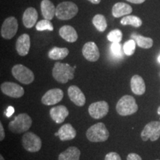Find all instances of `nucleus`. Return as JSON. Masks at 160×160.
<instances>
[{
  "instance_id": "1a4fd4ad",
  "label": "nucleus",
  "mask_w": 160,
  "mask_h": 160,
  "mask_svg": "<svg viewBox=\"0 0 160 160\" xmlns=\"http://www.w3.org/2000/svg\"><path fill=\"white\" fill-rule=\"evenodd\" d=\"M18 31V22L13 17L7 18L2 25L1 36L5 39H11Z\"/></svg>"
},
{
  "instance_id": "ea45409f",
  "label": "nucleus",
  "mask_w": 160,
  "mask_h": 160,
  "mask_svg": "<svg viewBox=\"0 0 160 160\" xmlns=\"http://www.w3.org/2000/svg\"><path fill=\"white\" fill-rule=\"evenodd\" d=\"M158 62L160 63V55L159 56V57H158Z\"/></svg>"
},
{
  "instance_id": "2eb2a0df",
  "label": "nucleus",
  "mask_w": 160,
  "mask_h": 160,
  "mask_svg": "<svg viewBox=\"0 0 160 160\" xmlns=\"http://www.w3.org/2000/svg\"><path fill=\"white\" fill-rule=\"evenodd\" d=\"M68 94L70 99L76 105L82 107L85 104V97L82 93V91L80 90L76 85H71L68 88Z\"/></svg>"
},
{
  "instance_id": "ddd939ff",
  "label": "nucleus",
  "mask_w": 160,
  "mask_h": 160,
  "mask_svg": "<svg viewBox=\"0 0 160 160\" xmlns=\"http://www.w3.org/2000/svg\"><path fill=\"white\" fill-rule=\"evenodd\" d=\"M82 54L88 61L96 62L99 58V51L93 42L85 43L82 48Z\"/></svg>"
},
{
  "instance_id": "9b49d317",
  "label": "nucleus",
  "mask_w": 160,
  "mask_h": 160,
  "mask_svg": "<svg viewBox=\"0 0 160 160\" xmlns=\"http://www.w3.org/2000/svg\"><path fill=\"white\" fill-rule=\"evenodd\" d=\"M1 91L4 94L12 98H20L25 93V91L22 86L10 82H5L2 84Z\"/></svg>"
},
{
  "instance_id": "72a5a7b5",
  "label": "nucleus",
  "mask_w": 160,
  "mask_h": 160,
  "mask_svg": "<svg viewBox=\"0 0 160 160\" xmlns=\"http://www.w3.org/2000/svg\"><path fill=\"white\" fill-rule=\"evenodd\" d=\"M13 113H14V108H13V107H11V106H9V107L7 108V110L5 111V114L8 117H11Z\"/></svg>"
},
{
  "instance_id": "6e6552de",
  "label": "nucleus",
  "mask_w": 160,
  "mask_h": 160,
  "mask_svg": "<svg viewBox=\"0 0 160 160\" xmlns=\"http://www.w3.org/2000/svg\"><path fill=\"white\" fill-rule=\"evenodd\" d=\"M160 137V122L153 121L145 126L141 133V138L143 141L151 139L152 142L157 141Z\"/></svg>"
},
{
  "instance_id": "dca6fc26",
  "label": "nucleus",
  "mask_w": 160,
  "mask_h": 160,
  "mask_svg": "<svg viewBox=\"0 0 160 160\" xmlns=\"http://www.w3.org/2000/svg\"><path fill=\"white\" fill-rule=\"evenodd\" d=\"M68 115V110L64 105L53 107L50 110V116H51V119L57 124L62 123Z\"/></svg>"
},
{
  "instance_id": "9d476101",
  "label": "nucleus",
  "mask_w": 160,
  "mask_h": 160,
  "mask_svg": "<svg viewBox=\"0 0 160 160\" xmlns=\"http://www.w3.org/2000/svg\"><path fill=\"white\" fill-rule=\"evenodd\" d=\"M109 111L108 103L105 101H99L92 103L88 108L89 114L93 119H99L105 117Z\"/></svg>"
},
{
  "instance_id": "423d86ee",
  "label": "nucleus",
  "mask_w": 160,
  "mask_h": 160,
  "mask_svg": "<svg viewBox=\"0 0 160 160\" xmlns=\"http://www.w3.org/2000/svg\"><path fill=\"white\" fill-rule=\"evenodd\" d=\"M12 74L16 79L25 85H29L34 80L33 71L20 64L13 66L12 68Z\"/></svg>"
},
{
  "instance_id": "393cba45",
  "label": "nucleus",
  "mask_w": 160,
  "mask_h": 160,
  "mask_svg": "<svg viewBox=\"0 0 160 160\" xmlns=\"http://www.w3.org/2000/svg\"><path fill=\"white\" fill-rule=\"evenodd\" d=\"M69 51L66 48H57L55 47L52 48L48 53L50 59L53 60L63 59L68 55Z\"/></svg>"
},
{
  "instance_id": "20e7f679",
  "label": "nucleus",
  "mask_w": 160,
  "mask_h": 160,
  "mask_svg": "<svg viewBox=\"0 0 160 160\" xmlns=\"http://www.w3.org/2000/svg\"><path fill=\"white\" fill-rule=\"evenodd\" d=\"M117 111L121 116H130L138 111V105L134 98L125 95L120 99L117 104Z\"/></svg>"
},
{
  "instance_id": "7ed1b4c3",
  "label": "nucleus",
  "mask_w": 160,
  "mask_h": 160,
  "mask_svg": "<svg viewBox=\"0 0 160 160\" xmlns=\"http://www.w3.org/2000/svg\"><path fill=\"white\" fill-rule=\"evenodd\" d=\"M32 125V119L27 113H20L8 124V129L14 133H22L28 131Z\"/></svg>"
},
{
  "instance_id": "4c0bfd02",
  "label": "nucleus",
  "mask_w": 160,
  "mask_h": 160,
  "mask_svg": "<svg viewBox=\"0 0 160 160\" xmlns=\"http://www.w3.org/2000/svg\"><path fill=\"white\" fill-rule=\"evenodd\" d=\"M157 113L160 116V106L159 108H158V109H157Z\"/></svg>"
},
{
  "instance_id": "4be33fe9",
  "label": "nucleus",
  "mask_w": 160,
  "mask_h": 160,
  "mask_svg": "<svg viewBox=\"0 0 160 160\" xmlns=\"http://www.w3.org/2000/svg\"><path fill=\"white\" fill-rule=\"evenodd\" d=\"M42 14L45 19L51 21L56 16V8L53 3L50 0H42L41 2Z\"/></svg>"
},
{
  "instance_id": "7c9ffc66",
  "label": "nucleus",
  "mask_w": 160,
  "mask_h": 160,
  "mask_svg": "<svg viewBox=\"0 0 160 160\" xmlns=\"http://www.w3.org/2000/svg\"><path fill=\"white\" fill-rule=\"evenodd\" d=\"M111 51L115 57H122V48L119 42H113L111 45Z\"/></svg>"
},
{
  "instance_id": "a19ab883",
  "label": "nucleus",
  "mask_w": 160,
  "mask_h": 160,
  "mask_svg": "<svg viewBox=\"0 0 160 160\" xmlns=\"http://www.w3.org/2000/svg\"><path fill=\"white\" fill-rule=\"evenodd\" d=\"M157 160H159V159H157Z\"/></svg>"
},
{
  "instance_id": "4468645a",
  "label": "nucleus",
  "mask_w": 160,
  "mask_h": 160,
  "mask_svg": "<svg viewBox=\"0 0 160 160\" xmlns=\"http://www.w3.org/2000/svg\"><path fill=\"white\" fill-rule=\"evenodd\" d=\"M31 48V38L27 33H24L18 38L16 42V49L19 55L25 57L28 53Z\"/></svg>"
},
{
  "instance_id": "39448f33",
  "label": "nucleus",
  "mask_w": 160,
  "mask_h": 160,
  "mask_svg": "<svg viewBox=\"0 0 160 160\" xmlns=\"http://www.w3.org/2000/svg\"><path fill=\"white\" fill-rule=\"evenodd\" d=\"M79 8L72 2H63L59 3L56 8V17L60 20H68L78 13Z\"/></svg>"
},
{
  "instance_id": "c85d7f7f",
  "label": "nucleus",
  "mask_w": 160,
  "mask_h": 160,
  "mask_svg": "<svg viewBox=\"0 0 160 160\" xmlns=\"http://www.w3.org/2000/svg\"><path fill=\"white\" fill-rule=\"evenodd\" d=\"M136 42L133 39H131L126 42L123 45V51L127 56H131L134 53L136 49Z\"/></svg>"
},
{
  "instance_id": "e433bc0d",
  "label": "nucleus",
  "mask_w": 160,
  "mask_h": 160,
  "mask_svg": "<svg viewBox=\"0 0 160 160\" xmlns=\"http://www.w3.org/2000/svg\"><path fill=\"white\" fill-rule=\"evenodd\" d=\"M89 2H91L92 4H94V5H98L100 3L101 0H88Z\"/></svg>"
},
{
  "instance_id": "473e14b6",
  "label": "nucleus",
  "mask_w": 160,
  "mask_h": 160,
  "mask_svg": "<svg viewBox=\"0 0 160 160\" xmlns=\"http://www.w3.org/2000/svg\"><path fill=\"white\" fill-rule=\"evenodd\" d=\"M127 160H142V158L139 155H138L137 153H131L128 155Z\"/></svg>"
},
{
  "instance_id": "b1692460",
  "label": "nucleus",
  "mask_w": 160,
  "mask_h": 160,
  "mask_svg": "<svg viewBox=\"0 0 160 160\" xmlns=\"http://www.w3.org/2000/svg\"><path fill=\"white\" fill-rule=\"evenodd\" d=\"M132 39H133L139 47L144 49H149L153 46V41L151 38L145 37L141 35H137L133 33L131 35Z\"/></svg>"
},
{
  "instance_id": "f704fd0d",
  "label": "nucleus",
  "mask_w": 160,
  "mask_h": 160,
  "mask_svg": "<svg viewBox=\"0 0 160 160\" xmlns=\"http://www.w3.org/2000/svg\"><path fill=\"white\" fill-rule=\"evenodd\" d=\"M5 133L3 128V125L2 122H0V141H3V139H5Z\"/></svg>"
},
{
  "instance_id": "a878e982",
  "label": "nucleus",
  "mask_w": 160,
  "mask_h": 160,
  "mask_svg": "<svg viewBox=\"0 0 160 160\" xmlns=\"http://www.w3.org/2000/svg\"><path fill=\"white\" fill-rule=\"evenodd\" d=\"M120 22L122 25H132L135 28H139L142 25V21L139 17L131 15L125 16L122 19Z\"/></svg>"
},
{
  "instance_id": "412c9836",
  "label": "nucleus",
  "mask_w": 160,
  "mask_h": 160,
  "mask_svg": "<svg viewBox=\"0 0 160 160\" xmlns=\"http://www.w3.org/2000/svg\"><path fill=\"white\" fill-rule=\"evenodd\" d=\"M133 8L131 5L124 2H117L113 6L112 14L116 18H119L124 16H128L132 13Z\"/></svg>"
},
{
  "instance_id": "c756f323",
  "label": "nucleus",
  "mask_w": 160,
  "mask_h": 160,
  "mask_svg": "<svg viewBox=\"0 0 160 160\" xmlns=\"http://www.w3.org/2000/svg\"><path fill=\"white\" fill-rule=\"evenodd\" d=\"M122 39V33L119 29L113 30V31L110 32L108 35V39L110 42H120Z\"/></svg>"
},
{
  "instance_id": "58836bf2",
  "label": "nucleus",
  "mask_w": 160,
  "mask_h": 160,
  "mask_svg": "<svg viewBox=\"0 0 160 160\" xmlns=\"http://www.w3.org/2000/svg\"><path fill=\"white\" fill-rule=\"evenodd\" d=\"M0 160H5V159H4V157L2 155L0 156Z\"/></svg>"
},
{
  "instance_id": "6ab92c4d",
  "label": "nucleus",
  "mask_w": 160,
  "mask_h": 160,
  "mask_svg": "<svg viewBox=\"0 0 160 160\" xmlns=\"http://www.w3.org/2000/svg\"><path fill=\"white\" fill-rule=\"evenodd\" d=\"M131 91L136 95H142L145 93L146 87L144 79L139 75L133 76L131 80Z\"/></svg>"
},
{
  "instance_id": "cd10ccee",
  "label": "nucleus",
  "mask_w": 160,
  "mask_h": 160,
  "mask_svg": "<svg viewBox=\"0 0 160 160\" xmlns=\"http://www.w3.org/2000/svg\"><path fill=\"white\" fill-rule=\"evenodd\" d=\"M36 29L39 31H53V27L50 20L42 19L41 20V21H39L38 23H37Z\"/></svg>"
},
{
  "instance_id": "0eeeda50",
  "label": "nucleus",
  "mask_w": 160,
  "mask_h": 160,
  "mask_svg": "<svg viewBox=\"0 0 160 160\" xmlns=\"http://www.w3.org/2000/svg\"><path fill=\"white\" fill-rule=\"evenodd\" d=\"M22 142L24 148L29 152H37L42 148L41 139L32 132H26L23 135Z\"/></svg>"
},
{
  "instance_id": "f03ea898",
  "label": "nucleus",
  "mask_w": 160,
  "mask_h": 160,
  "mask_svg": "<svg viewBox=\"0 0 160 160\" xmlns=\"http://www.w3.org/2000/svg\"><path fill=\"white\" fill-rule=\"evenodd\" d=\"M86 137L92 142H101L108 139L109 132L102 122L92 125L86 132Z\"/></svg>"
},
{
  "instance_id": "f8f14e48",
  "label": "nucleus",
  "mask_w": 160,
  "mask_h": 160,
  "mask_svg": "<svg viewBox=\"0 0 160 160\" xmlns=\"http://www.w3.org/2000/svg\"><path fill=\"white\" fill-rule=\"evenodd\" d=\"M64 97L61 89L53 88L48 91L42 98V102L45 105H53L59 103Z\"/></svg>"
},
{
  "instance_id": "aec40b11",
  "label": "nucleus",
  "mask_w": 160,
  "mask_h": 160,
  "mask_svg": "<svg viewBox=\"0 0 160 160\" xmlns=\"http://www.w3.org/2000/svg\"><path fill=\"white\" fill-rule=\"evenodd\" d=\"M60 37L68 42H75L78 39V34L74 29L71 25H64L59 29Z\"/></svg>"
},
{
  "instance_id": "bb28decb",
  "label": "nucleus",
  "mask_w": 160,
  "mask_h": 160,
  "mask_svg": "<svg viewBox=\"0 0 160 160\" xmlns=\"http://www.w3.org/2000/svg\"><path fill=\"white\" fill-rule=\"evenodd\" d=\"M92 22L93 25L98 31L100 32H103L107 28V22H106L105 17L102 14H97L92 19Z\"/></svg>"
},
{
  "instance_id": "c9c22d12",
  "label": "nucleus",
  "mask_w": 160,
  "mask_h": 160,
  "mask_svg": "<svg viewBox=\"0 0 160 160\" xmlns=\"http://www.w3.org/2000/svg\"><path fill=\"white\" fill-rule=\"evenodd\" d=\"M127 1L130 2L133 4H142L143 3L145 0H127Z\"/></svg>"
},
{
  "instance_id": "2f4dec72",
  "label": "nucleus",
  "mask_w": 160,
  "mask_h": 160,
  "mask_svg": "<svg viewBox=\"0 0 160 160\" xmlns=\"http://www.w3.org/2000/svg\"><path fill=\"white\" fill-rule=\"evenodd\" d=\"M105 160H122L120 156L116 152H111L106 154Z\"/></svg>"
},
{
  "instance_id": "f257e3e1",
  "label": "nucleus",
  "mask_w": 160,
  "mask_h": 160,
  "mask_svg": "<svg viewBox=\"0 0 160 160\" xmlns=\"http://www.w3.org/2000/svg\"><path fill=\"white\" fill-rule=\"evenodd\" d=\"M74 67H71L68 64L56 62L52 71V75L57 82L65 84L74 78Z\"/></svg>"
},
{
  "instance_id": "5701e85b",
  "label": "nucleus",
  "mask_w": 160,
  "mask_h": 160,
  "mask_svg": "<svg viewBox=\"0 0 160 160\" xmlns=\"http://www.w3.org/2000/svg\"><path fill=\"white\" fill-rule=\"evenodd\" d=\"M80 151L77 147H69L59 155V160H79Z\"/></svg>"
},
{
  "instance_id": "a211bd4d",
  "label": "nucleus",
  "mask_w": 160,
  "mask_h": 160,
  "mask_svg": "<svg viewBox=\"0 0 160 160\" xmlns=\"http://www.w3.org/2000/svg\"><path fill=\"white\" fill-rule=\"evenodd\" d=\"M38 19V13L34 8H28L24 12L22 16L23 25L27 28H33Z\"/></svg>"
},
{
  "instance_id": "f3484780",
  "label": "nucleus",
  "mask_w": 160,
  "mask_h": 160,
  "mask_svg": "<svg viewBox=\"0 0 160 160\" xmlns=\"http://www.w3.org/2000/svg\"><path fill=\"white\" fill-rule=\"evenodd\" d=\"M54 135L56 137H59L62 141H67L74 139L77 136V132L71 124L68 123L62 126L58 132L54 133Z\"/></svg>"
}]
</instances>
